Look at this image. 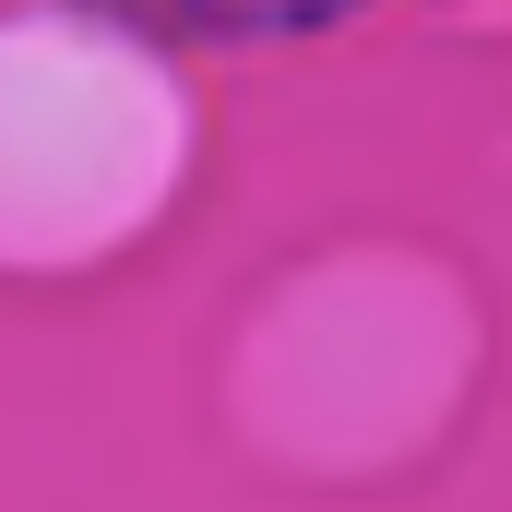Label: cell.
<instances>
[{
  "mask_svg": "<svg viewBox=\"0 0 512 512\" xmlns=\"http://www.w3.org/2000/svg\"><path fill=\"white\" fill-rule=\"evenodd\" d=\"M143 24H191V36H286V24H334L346 0H108Z\"/></svg>",
  "mask_w": 512,
  "mask_h": 512,
  "instance_id": "6da1fadb",
  "label": "cell"
}]
</instances>
